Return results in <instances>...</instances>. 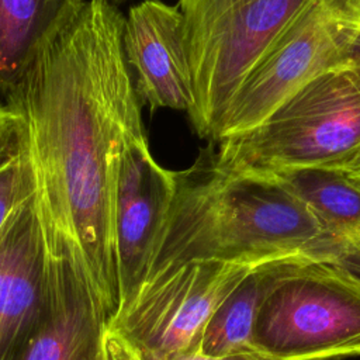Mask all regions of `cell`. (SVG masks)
<instances>
[{
  "instance_id": "7",
  "label": "cell",
  "mask_w": 360,
  "mask_h": 360,
  "mask_svg": "<svg viewBox=\"0 0 360 360\" xmlns=\"http://www.w3.org/2000/svg\"><path fill=\"white\" fill-rule=\"evenodd\" d=\"M256 264L188 262L145 283L110 321L142 360L198 350L201 333L222 298Z\"/></svg>"
},
{
  "instance_id": "3",
  "label": "cell",
  "mask_w": 360,
  "mask_h": 360,
  "mask_svg": "<svg viewBox=\"0 0 360 360\" xmlns=\"http://www.w3.org/2000/svg\"><path fill=\"white\" fill-rule=\"evenodd\" d=\"M212 145L217 163L236 173L332 167L360 145V87L349 69L330 70L253 128Z\"/></svg>"
},
{
  "instance_id": "11",
  "label": "cell",
  "mask_w": 360,
  "mask_h": 360,
  "mask_svg": "<svg viewBox=\"0 0 360 360\" xmlns=\"http://www.w3.org/2000/svg\"><path fill=\"white\" fill-rule=\"evenodd\" d=\"M122 48L135 93L152 111L193 108V83L179 6L143 0L124 17Z\"/></svg>"
},
{
  "instance_id": "9",
  "label": "cell",
  "mask_w": 360,
  "mask_h": 360,
  "mask_svg": "<svg viewBox=\"0 0 360 360\" xmlns=\"http://www.w3.org/2000/svg\"><path fill=\"white\" fill-rule=\"evenodd\" d=\"M46 250L22 155L18 197L0 228V360H18L45 309Z\"/></svg>"
},
{
  "instance_id": "22",
  "label": "cell",
  "mask_w": 360,
  "mask_h": 360,
  "mask_svg": "<svg viewBox=\"0 0 360 360\" xmlns=\"http://www.w3.org/2000/svg\"><path fill=\"white\" fill-rule=\"evenodd\" d=\"M115 1H122V0H115Z\"/></svg>"
},
{
  "instance_id": "15",
  "label": "cell",
  "mask_w": 360,
  "mask_h": 360,
  "mask_svg": "<svg viewBox=\"0 0 360 360\" xmlns=\"http://www.w3.org/2000/svg\"><path fill=\"white\" fill-rule=\"evenodd\" d=\"M22 146L21 125L17 115L0 104V169L18 158Z\"/></svg>"
},
{
  "instance_id": "12",
  "label": "cell",
  "mask_w": 360,
  "mask_h": 360,
  "mask_svg": "<svg viewBox=\"0 0 360 360\" xmlns=\"http://www.w3.org/2000/svg\"><path fill=\"white\" fill-rule=\"evenodd\" d=\"M86 0H0V104L4 105L41 49Z\"/></svg>"
},
{
  "instance_id": "18",
  "label": "cell",
  "mask_w": 360,
  "mask_h": 360,
  "mask_svg": "<svg viewBox=\"0 0 360 360\" xmlns=\"http://www.w3.org/2000/svg\"><path fill=\"white\" fill-rule=\"evenodd\" d=\"M165 360H274V359H270V357L259 353L255 349H246V350H240V352L219 356V357L204 356L197 350V352H191V353L177 354V356H173V357H169Z\"/></svg>"
},
{
  "instance_id": "1",
  "label": "cell",
  "mask_w": 360,
  "mask_h": 360,
  "mask_svg": "<svg viewBox=\"0 0 360 360\" xmlns=\"http://www.w3.org/2000/svg\"><path fill=\"white\" fill-rule=\"evenodd\" d=\"M122 30L117 6L86 0L4 103L21 125L41 225L76 242L108 323L121 305L114 219L120 160L128 141L145 134Z\"/></svg>"
},
{
  "instance_id": "6",
  "label": "cell",
  "mask_w": 360,
  "mask_h": 360,
  "mask_svg": "<svg viewBox=\"0 0 360 360\" xmlns=\"http://www.w3.org/2000/svg\"><path fill=\"white\" fill-rule=\"evenodd\" d=\"M359 32L360 0H309L246 76L214 142L253 128L318 76L347 69Z\"/></svg>"
},
{
  "instance_id": "17",
  "label": "cell",
  "mask_w": 360,
  "mask_h": 360,
  "mask_svg": "<svg viewBox=\"0 0 360 360\" xmlns=\"http://www.w3.org/2000/svg\"><path fill=\"white\" fill-rule=\"evenodd\" d=\"M101 352L104 360H142L136 349L118 332L105 328Z\"/></svg>"
},
{
  "instance_id": "2",
  "label": "cell",
  "mask_w": 360,
  "mask_h": 360,
  "mask_svg": "<svg viewBox=\"0 0 360 360\" xmlns=\"http://www.w3.org/2000/svg\"><path fill=\"white\" fill-rule=\"evenodd\" d=\"M174 183L143 284L188 262L259 264L304 255L336 264L321 222L297 191L277 176L222 169L211 142L174 172Z\"/></svg>"
},
{
  "instance_id": "16",
  "label": "cell",
  "mask_w": 360,
  "mask_h": 360,
  "mask_svg": "<svg viewBox=\"0 0 360 360\" xmlns=\"http://www.w3.org/2000/svg\"><path fill=\"white\" fill-rule=\"evenodd\" d=\"M21 186V152L17 159L0 169V228L13 208Z\"/></svg>"
},
{
  "instance_id": "14",
  "label": "cell",
  "mask_w": 360,
  "mask_h": 360,
  "mask_svg": "<svg viewBox=\"0 0 360 360\" xmlns=\"http://www.w3.org/2000/svg\"><path fill=\"white\" fill-rule=\"evenodd\" d=\"M309 259L312 257L294 255L253 266L211 314L201 333L198 352L219 357L252 349L250 333L262 301L284 274Z\"/></svg>"
},
{
  "instance_id": "20",
  "label": "cell",
  "mask_w": 360,
  "mask_h": 360,
  "mask_svg": "<svg viewBox=\"0 0 360 360\" xmlns=\"http://www.w3.org/2000/svg\"><path fill=\"white\" fill-rule=\"evenodd\" d=\"M347 69L353 75L354 80L357 82L360 87V32L357 34L356 39L352 44L350 52H349V65Z\"/></svg>"
},
{
  "instance_id": "19",
  "label": "cell",
  "mask_w": 360,
  "mask_h": 360,
  "mask_svg": "<svg viewBox=\"0 0 360 360\" xmlns=\"http://www.w3.org/2000/svg\"><path fill=\"white\" fill-rule=\"evenodd\" d=\"M328 169L336 170L343 176L360 183V145L356 149H353L346 158H343L340 162H338L336 165Z\"/></svg>"
},
{
  "instance_id": "5",
  "label": "cell",
  "mask_w": 360,
  "mask_h": 360,
  "mask_svg": "<svg viewBox=\"0 0 360 360\" xmlns=\"http://www.w3.org/2000/svg\"><path fill=\"white\" fill-rule=\"evenodd\" d=\"M250 347L274 360L360 354V278L309 259L284 274L255 318Z\"/></svg>"
},
{
  "instance_id": "21",
  "label": "cell",
  "mask_w": 360,
  "mask_h": 360,
  "mask_svg": "<svg viewBox=\"0 0 360 360\" xmlns=\"http://www.w3.org/2000/svg\"><path fill=\"white\" fill-rule=\"evenodd\" d=\"M97 360H104V356H103V352H101V353H100V356H98V357H97Z\"/></svg>"
},
{
  "instance_id": "8",
  "label": "cell",
  "mask_w": 360,
  "mask_h": 360,
  "mask_svg": "<svg viewBox=\"0 0 360 360\" xmlns=\"http://www.w3.org/2000/svg\"><path fill=\"white\" fill-rule=\"evenodd\" d=\"M42 233L45 309L18 360H97L108 321L84 257L69 236L45 228Z\"/></svg>"
},
{
  "instance_id": "10",
  "label": "cell",
  "mask_w": 360,
  "mask_h": 360,
  "mask_svg": "<svg viewBox=\"0 0 360 360\" xmlns=\"http://www.w3.org/2000/svg\"><path fill=\"white\" fill-rule=\"evenodd\" d=\"M174 186V172L155 160L146 135L131 138L121 155L115 188L120 309L136 295L146 278Z\"/></svg>"
},
{
  "instance_id": "13",
  "label": "cell",
  "mask_w": 360,
  "mask_h": 360,
  "mask_svg": "<svg viewBox=\"0 0 360 360\" xmlns=\"http://www.w3.org/2000/svg\"><path fill=\"white\" fill-rule=\"evenodd\" d=\"M321 222L336 266L360 278V183L330 169H301L278 174Z\"/></svg>"
},
{
  "instance_id": "4",
  "label": "cell",
  "mask_w": 360,
  "mask_h": 360,
  "mask_svg": "<svg viewBox=\"0 0 360 360\" xmlns=\"http://www.w3.org/2000/svg\"><path fill=\"white\" fill-rule=\"evenodd\" d=\"M309 0H179L194 131L214 142L235 93Z\"/></svg>"
}]
</instances>
